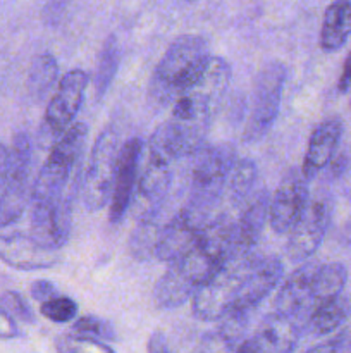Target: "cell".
<instances>
[{
    "label": "cell",
    "mask_w": 351,
    "mask_h": 353,
    "mask_svg": "<svg viewBox=\"0 0 351 353\" xmlns=\"http://www.w3.org/2000/svg\"><path fill=\"white\" fill-rule=\"evenodd\" d=\"M258 190V169L251 159H237L231 172L226 193L229 195L231 205L240 209Z\"/></svg>",
    "instance_id": "25"
},
{
    "label": "cell",
    "mask_w": 351,
    "mask_h": 353,
    "mask_svg": "<svg viewBox=\"0 0 351 353\" xmlns=\"http://www.w3.org/2000/svg\"><path fill=\"white\" fill-rule=\"evenodd\" d=\"M7 164H9V148L0 143V192H2L3 183H6Z\"/></svg>",
    "instance_id": "36"
},
{
    "label": "cell",
    "mask_w": 351,
    "mask_h": 353,
    "mask_svg": "<svg viewBox=\"0 0 351 353\" xmlns=\"http://www.w3.org/2000/svg\"><path fill=\"white\" fill-rule=\"evenodd\" d=\"M71 199L31 202V236L47 248L61 250L71 233Z\"/></svg>",
    "instance_id": "14"
},
{
    "label": "cell",
    "mask_w": 351,
    "mask_h": 353,
    "mask_svg": "<svg viewBox=\"0 0 351 353\" xmlns=\"http://www.w3.org/2000/svg\"><path fill=\"white\" fill-rule=\"evenodd\" d=\"M317 268H319L317 262H306L286 278L275 295L274 312L295 317L303 324L310 312L313 278H315Z\"/></svg>",
    "instance_id": "18"
},
{
    "label": "cell",
    "mask_w": 351,
    "mask_h": 353,
    "mask_svg": "<svg viewBox=\"0 0 351 353\" xmlns=\"http://www.w3.org/2000/svg\"><path fill=\"white\" fill-rule=\"evenodd\" d=\"M210 45L200 34H182L171 43L155 68L148 85V99L153 105L165 107L188 86L205 68Z\"/></svg>",
    "instance_id": "2"
},
{
    "label": "cell",
    "mask_w": 351,
    "mask_h": 353,
    "mask_svg": "<svg viewBox=\"0 0 351 353\" xmlns=\"http://www.w3.org/2000/svg\"><path fill=\"white\" fill-rule=\"evenodd\" d=\"M330 224V203L326 199H317L308 203L301 219L288 234L286 254L292 262H301L312 257L322 245Z\"/></svg>",
    "instance_id": "13"
},
{
    "label": "cell",
    "mask_w": 351,
    "mask_h": 353,
    "mask_svg": "<svg viewBox=\"0 0 351 353\" xmlns=\"http://www.w3.org/2000/svg\"><path fill=\"white\" fill-rule=\"evenodd\" d=\"M282 274H284V264L281 259L275 255H268V257L258 255L244 283L240 302L233 312H253L270 295L272 290L277 288Z\"/></svg>",
    "instance_id": "20"
},
{
    "label": "cell",
    "mask_w": 351,
    "mask_h": 353,
    "mask_svg": "<svg viewBox=\"0 0 351 353\" xmlns=\"http://www.w3.org/2000/svg\"><path fill=\"white\" fill-rule=\"evenodd\" d=\"M176 157L169 152L157 133L151 134L148 143V157L138 176V200L145 207L141 217L153 216L167 196L172 183V164Z\"/></svg>",
    "instance_id": "9"
},
{
    "label": "cell",
    "mask_w": 351,
    "mask_h": 353,
    "mask_svg": "<svg viewBox=\"0 0 351 353\" xmlns=\"http://www.w3.org/2000/svg\"><path fill=\"white\" fill-rule=\"evenodd\" d=\"M58 76L57 61L52 54H40L34 57L30 69V78H28V88L30 93L36 100H41L50 88H54Z\"/></svg>",
    "instance_id": "27"
},
{
    "label": "cell",
    "mask_w": 351,
    "mask_h": 353,
    "mask_svg": "<svg viewBox=\"0 0 351 353\" xmlns=\"http://www.w3.org/2000/svg\"><path fill=\"white\" fill-rule=\"evenodd\" d=\"M88 74L81 69H71L58 81L57 90L45 110V130L50 137L58 138L78 116L81 103L85 100Z\"/></svg>",
    "instance_id": "11"
},
{
    "label": "cell",
    "mask_w": 351,
    "mask_h": 353,
    "mask_svg": "<svg viewBox=\"0 0 351 353\" xmlns=\"http://www.w3.org/2000/svg\"><path fill=\"white\" fill-rule=\"evenodd\" d=\"M160 228L162 226H157V223L153 221V216L141 217L140 224L134 230L129 241L131 254L136 259H141V261L155 257V245H157Z\"/></svg>",
    "instance_id": "28"
},
{
    "label": "cell",
    "mask_w": 351,
    "mask_h": 353,
    "mask_svg": "<svg viewBox=\"0 0 351 353\" xmlns=\"http://www.w3.org/2000/svg\"><path fill=\"white\" fill-rule=\"evenodd\" d=\"M351 316V300L350 296L339 293L334 299L320 303L319 307L310 312L303 323V333L312 336H326L343 326Z\"/></svg>",
    "instance_id": "22"
},
{
    "label": "cell",
    "mask_w": 351,
    "mask_h": 353,
    "mask_svg": "<svg viewBox=\"0 0 351 353\" xmlns=\"http://www.w3.org/2000/svg\"><path fill=\"white\" fill-rule=\"evenodd\" d=\"M21 334L14 317L0 305V340H14Z\"/></svg>",
    "instance_id": "33"
},
{
    "label": "cell",
    "mask_w": 351,
    "mask_h": 353,
    "mask_svg": "<svg viewBox=\"0 0 351 353\" xmlns=\"http://www.w3.org/2000/svg\"><path fill=\"white\" fill-rule=\"evenodd\" d=\"M72 331L79 334H86V336L96 338V340L105 341V343L116 341V333H114L112 326L109 323H105V321L98 319V317H81V319H78L74 323Z\"/></svg>",
    "instance_id": "31"
},
{
    "label": "cell",
    "mask_w": 351,
    "mask_h": 353,
    "mask_svg": "<svg viewBox=\"0 0 351 353\" xmlns=\"http://www.w3.org/2000/svg\"><path fill=\"white\" fill-rule=\"evenodd\" d=\"M258 255H231L193 295V316L205 323L220 321L236 309L248 274Z\"/></svg>",
    "instance_id": "4"
},
{
    "label": "cell",
    "mask_w": 351,
    "mask_h": 353,
    "mask_svg": "<svg viewBox=\"0 0 351 353\" xmlns=\"http://www.w3.org/2000/svg\"><path fill=\"white\" fill-rule=\"evenodd\" d=\"M55 348L62 353H110L112 347L96 338L86 336L72 331V334H62L55 341Z\"/></svg>",
    "instance_id": "29"
},
{
    "label": "cell",
    "mask_w": 351,
    "mask_h": 353,
    "mask_svg": "<svg viewBox=\"0 0 351 353\" xmlns=\"http://www.w3.org/2000/svg\"><path fill=\"white\" fill-rule=\"evenodd\" d=\"M343 134V123L339 119H326L315 126L308 140L301 172L306 179H312L332 161L336 148Z\"/></svg>",
    "instance_id": "21"
},
{
    "label": "cell",
    "mask_w": 351,
    "mask_h": 353,
    "mask_svg": "<svg viewBox=\"0 0 351 353\" xmlns=\"http://www.w3.org/2000/svg\"><path fill=\"white\" fill-rule=\"evenodd\" d=\"M40 312L41 316L47 317L52 323L65 324L76 317V314H78V303L72 299H69V296L55 295L52 299L41 302Z\"/></svg>",
    "instance_id": "30"
},
{
    "label": "cell",
    "mask_w": 351,
    "mask_h": 353,
    "mask_svg": "<svg viewBox=\"0 0 351 353\" xmlns=\"http://www.w3.org/2000/svg\"><path fill=\"white\" fill-rule=\"evenodd\" d=\"M31 296L38 302H45V300L52 299V296L57 295V288L52 281H47V279H38L31 285Z\"/></svg>",
    "instance_id": "34"
},
{
    "label": "cell",
    "mask_w": 351,
    "mask_h": 353,
    "mask_svg": "<svg viewBox=\"0 0 351 353\" xmlns=\"http://www.w3.org/2000/svg\"><path fill=\"white\" fill-rule=\"evenodd\" d=\"M0 305L14 317L23 323H34V316L31 307L28 305L26 300L19 295L17 292H3L0 296Z\"/></svg>",
    "instance_id": "32"
},
{
    "label": "cell",
    "mask_w": 351,
    "mask_h": 353,
    "mask_svg": "<svg viewBox=\"0 0 351 353\" xmlns=\"http://www.w3.org/2000/svg\"><path fill=\"white\" fill-rule=\"evenodd\" d=\"M234 238V217L213 216L200 231L198 240L181 257L172 261L157 281L153 302L157 309L171 310L184 305L196 290L231 257Z\"/></svg>",
    "instance_id": "1"
},
{
    "label": "cell",
    "mask_w": 351,
    "mask_h": 353,
    "mask_svg": "<svg viewBox=\"0 0 351 353\" xmlns=\"http://www.w3.org/2000/svg\"><path fill=\"white\" fill-rule=\"evenodd\" d=\"M120 64V50H119V41L114 34H110L102 45L100 50L98 62H96V71L93 76V88H95L96 100H102L109 88L112 86L114 78L117 74V69Z\"/></svg>",
    "instance_id": "26"
},
{
    "label": "cell",
    "mask_w": 351,
    "mask_h": 353,
    "mask_svg": "<svg viewBox=\"0 0 351 353\" xmlns=\"http://www.w3.org/2000/svg\"><path fill=\"white\" fill-rule=\"evenodd\" d=\"M141 154H143V141L140 138H129L120 147L116 181L109 203V221L112 224H119L124 219L133 202V193L140 176Z\"/></svg>",
    "instance_id": "15"
},
{
    "label": "cell",
    "mask_w": 351,
    "mask_h": 353,
    "mask_svg": "<svg viewBox=\"0 0 351 353\" xmlns=\"http://www.w3.org/2000/svg\"><path fill=\"white\" fill-rule=\"evenodd\" d=\"M33 147L26 133H17L9 148V164L3 188L0 192V228H7L21 219L31 202L30 185Z\"/></svg>",
    "instance_id": "8"
},
{
    "label": "cell",
    "mask_w": 351,
    "mask_h": 353,
    "mask_svg": "<svg viewBox=\"0 0 351 353\" xmlns=\"http://www.w3.org/2000/svg\"><path fill=\"white\" fill-rule=\"evenodd\" d=\"M310 203L308 179L301 171H291L282 178L268 202V224L277 234H289L301 219Z\"/></svg>",
    "instance_id": "10"
},
{
    "label": "cell",
    "mask_w": 351,
    "mask_h": 353,
    "mask_svg": "<svg viewBox=\"0 0 351 353\" xmlns=\"http://www.w3.org/2000/svg\"><path fill=\"white\" fill-rule=\"evenodd\" d=\"M351 88V52L348 55L346 62H344V68L343 72H341V78H339V92L344 93Z\"/></svg>",
    "instance_id": "35"
},
{
    "label": "cell",
    "mask_w": 351,
    "mask_h": 353,
    "mask_svg": "<svg viewBox=\"0 0 351 353\" xmlns=\"http://www.w3.org/2000/svg\"><path fill=\"white\" fill-rule=\"evenodd\" d=\"M88 137L85 123H72L52 145L47 161L41 165L31 190V202H52L64 195L72 171L78 168L83 147Z\"/></svg>",
    "instance_id": "5"
},
{
    "label": "cell",
    "mask_w": 351,
    "mask_h": 353,
    "mask_svg": "<svg viewBox=\"0 0 351 353\" xmlns=\"http://www.w3.org/2000/svg\"><path fill=\"white\" fill-rule=\"evenodd\" d=\"M268 202H270V195H268L267 190L258 188L237 209L240 216L234 217V238L231 255H243L255 252L265 223L268 221Z\"/></svg>",
    "instance_id": "16"
},
{
    "label": "cell",
    "mask_w": 351,
    "mask_h": 353,
    "mask_svg": "<svg viewBox=\"0 0 351 353\" xmlns=\"http://www.w3.org/2000/svg\"><path fill=\"white\" fill-rule=\"evenodd\" d=\"M351 37V0H336L326 9L320 30V48L337 52Z\"/></svg>",
    "instance_id": "23"
},
{
    "label": "cell",
    "mask_w": 351,
    "mask_h": 353,
    "mask_svg": "<svg viewBox=\"0 0 351 353\" xmlns=\"http://www.w3.org/2000/svg\"><path fill=\"white\" fill-rule=\"evenodd\" d=\"M119 138L114 128H105L95 140L88 162L79 181L83 205L88 212H98L110 203L114 181H116Z\"/></svg>",
    "instance_id": "6"
},
{
    "label": "cell",
    "mask_w": 351,
    "mask_h": 353,
    "mask_svg": "<svg viewBox=\"0 0 351 353\" xmlns=\"http://www.w3.org/2000/svg\"><path fill=\"white\" fill-rule=\"evenodd\" d=\"M348 272L346 268L339 262H330V264H319L313 278L312 288V303H310V312L320 303L334 299L339 293H343L344 285H346ZM308 312V316H310ZM306 316V317H308ZM305 323V321H303Z\"/></svg>",
    "instance_id": "24"
},
{
    "label": "cell",
    "mask_w": 351,
    "mask_h": 353,
    "mask_svg": "<svg viewBox=\"0 0 351 353\" xmlns=\"http://www.w3.org/2000/svg\"><path fill=\"white\" fill-rule=\"evenodd\" d=\"M286 79H288V69L279 61L265 64L257 74L251 109L243 133V140L246 143H255V141L262 140L274 126L279 109H281Z\"/></svg>",
    "instance_id": "7"
},
{
    "label": "cell",
    "mask_w": 351,
    "mask_h": 353,
    "mask_svg": "<svg viewBox=\"0 0 351 353\" xmlns=\"http://www.w3.org/2000/svg\"><path fill=\"white\" fill-rule=\"evenodd\" d=\"M203 226L205 224L202 221L196 219L184 207H181V210L160 228L157 245H155V259L171 264L172 261L181 257L198 240Z\"/></svg>",
    "instance_id": "19"
},
{
    "label": "cell",
    "mask_w": 351,
    "mask_h": 353,
    "mask_svg": "<svg viewBox=\"0 0 351 353\" xmlns=\"http://www.w3.org/2000/svg\"><path fill=\"white\" fill-rule=\"evenodd\" d=\"M0 261L21 271L54 268L61 262L58 250L47 248L26 234H0Z\"/></svg>",
    "instance_id": "17"
},
{
    "label": "cell",
    "mask_w": 351,
    "mask_h": 353,
    "mask_svg": "<svg viewBox=\"0 0 351 353\" xmlns=\"http://www.w3.org/2000/svg\"><path fill=\"white\" fill-rule=\"evenodd\" d=\"M303 334L301 321L295 317L270 314L265 317L253 334L244 338L236 352L241 353H286L298 347Z\"/></svg>",
    "instance_id": "12"
},
{
    "label": "cell",
    "mask_w": 351,
    "mask_h": 353,
    "mask_svg": "<svg viewBox=\"0 0 351 353\" xmlns=\"http://www.w3.org/2000/svg\"><path fill=\"white\" fill-rule=\"evenodd\" d=\"M236 161V150L229 143L212 145L196 154L188 200L182 207L203 224L212 219L213 210L226 195Z\"/></svg>",
    "instance_id": "3"
}]
</instances>
